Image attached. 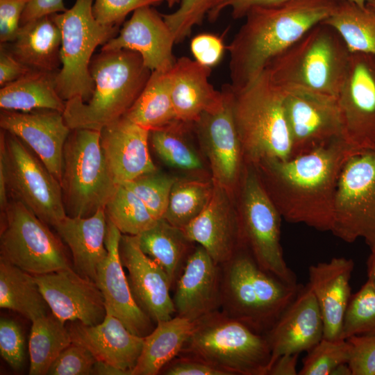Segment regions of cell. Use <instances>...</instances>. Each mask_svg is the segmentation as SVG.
<instances>
[{"label":"cell","instance_id":"7a4b0ae2","mask_svg":"<svg viewBox=\"0 0 375 375\" xmlns=\"http://www.w3.org/2000/svg\"><path fill=\"white\" fill-rule=\"evenodd\" d=\"M338 0H291L250 9L226 47L230 87L238 90L253 82L268 63L315 25L328 18Z\"/></svg>","mask_w":375,"mask_h":375},{"label":"cell","instance_id":"db71d44e","mask_svg":"<svg viewBox=\"0 0 375 375\" xmlns=\"http://www.w3.org/2000/svg\"><path fill=\"white\" fill-rule=\"evenodd\" d=\"M31 71L9 51L5 44L0 48V85L1 88L12 83Z\"/></svg>","mask_w":375,"mask_h":375},{"label":"cell","instance_id":"91938a15","mask_svg":"<svg viewBox=\"0 0 375 375\" xmlns=\"http://www.w3.org/2000/svg\"><path fill=\"white\" fill-rule=\"evenodd\" d=\"M331 375H352V372L348 363H342L335 367Z\"/></svg>","mask_w":375,"mask_h":375},{"label":"cell","instance_id":"277c9868","mask_svg":"<svg viewBox=\"0 0 375 375\" xmlns=\"http://www.w3.org/2000/svg\"><path fill=\"white\" fill-rule=\"evenodd\" d=\"M350 51L338 33L322 22L273 58L265 70L281 90L338 98Z\"/></svg>","mask_w":375,"mask_h":375},{"label":"cell","instance_id":"836d02e7","mask_svg":"<svg viewBox=\"0 0 375 375\" xmlns=\"http://www.w3.org/2000/svg\"><path fill=\"white\" fill-rule=\"evenodd\" d=\"M0 307L33 320L50 310L34 275L0 258Z\"/></svg>","mask_w":375,"mask_h":375},{"label":"cell","instance_id":"8d00e7d4","mask_svg":"<svg viewBox=\"0 0 375 375\" xmlns=\"http://www.w3.org/2000/svg\"><path fill=\"white\" fill-rule=\"evenodd\" d=\"M31 322L29 374L45 375L60 353L72 344L71 335L65 322L53 314Z\"/></svg>","mask_w":375,"mask_h":375},{"label":"cell","instance_id":"ab89813d","mask_svg":"<svg viewBox=\"0 0 375 375\" xmlns=\"http://www.w3.org/2000/svg\"><path fill=\"white\" fill-rule=\"evenodd\" d=\"M106 218L122 233L139 235L157 222L142 200L124 185H118L105 206Z\"/></svg>","mask_w":375,"mask_h":375},{"label":"cell","instance_id":"680465c9","mask_svg":"<svg viewBox=\"0 0 375 375\" xmlns=\"http://www.w3.org/2000/svg\"><path fill=\"white\" fill-rule=\"evenodd\" d=\"M370 253L367 258V278L370 279L375 285V244L369 247Z\"/></svg>","mask_w":375,"mask_h":375},{"label":"cell","instance_id":"603a6c76","mask_svg":"<svg viewBox=\"0 0 375 375\" xmlns=\"http://www.w3.org/2000/svg\"><path fill=\"white\" fill-rule=\"evenodd\" d=\"M176 315L192 321L221 308V269L207 251L195 247L174 286Z\"/></svg>","mask_w":375,"mask_h":375},{"label":"cell","instance_id":"cb8c5ba5","mask_svg":"<svg viewBox=\"0 0 375 375\" xmlns=\"http://www.w3.org/2000/svg\"><path fill=\"white\" fill-rule=\"evenodd\" d=\"M264 335L272 352L271 367L281 356L308 351L324 338L322 317L308 284L301 286L294 299Z\"/></svg>","mask_w":375,"mask_h":375},{"label":"cell","instance_id":"681fc988","mask_svg":"<svg viewBox=\"0 0 375 375\" xmlns=\"http://www.w3.org/2000/svg\"><path fill=\"white\" fill-rule=\"evenodd\" d=\"M225 48L222 38L211 33L197 35L190 42L194 60L210 68L219 62Z\"/></svg>","mask_w":375,"mask_h":375},{"label":"cell","instance_id":"d4e9b609","mask_svg":"<svg viewBox=\"0 0 375 375\" xmlns=\"http://www.w3.org/2000/svg\"><path fill=\"white\" fill-rule=\"evenodd\" d=\"M149 130L124 116L100 131L101 150L115 184L157 170L149 151Z\"/></svg>","mask_w":375,"mask_h":375},{"label":"cell","instance_id":"6f0895ef","mask_svg":"<svg viewBox=\"0 0 375 375\" xmlns=\"http://www.w3.org/2000/svg\"><path fill=\"white\" fill-rule=\"evenodd\" d=\"M92 374L97 375H131L127 371L117 367L110 363L97 360L94 363Z\"/></svg>","mask_w":375,"mask_h":375},{"label":"cell","instance_id":"ee69618b","mask_svg":"<svg viewBox=\"0 0 375 375\" xmlns=\"http://www.w3.org/2000/svg\"><path fill=\"white\" fill-rule=\"evenodd\" d=\"M222 0H179V6L173 12L161 14L171 29L175 43L188 37L194 26L201 25L206 15Z\"/></svg>","mask_w":375,"mask_h":375},{"label":"cell","instance_id":"f6af8a7d","mask_svg":"<svg viewBox=\"0 0 375 375\" xmlns=\"http://www.w3.org/2000/svg\"><path fill=\"white\" fill-rule=\"evenodd\" d=\"M97 359L86 348L72 343L64 349L51 365L49 375L92 374Z\"/></svg>","mask_w":375,"mask_h":375},{"label":"cell","instance_id":"be15d7a7","mask_svg":"<svg viewBox=\"0 0 375 375\" xmlns=\"http://www.w3.org/2000/svg\"><path fill=\"white\" fill-rule=\"evenodd\" d=\"M169 8H172L176 4L179 3V0H165Z\"/></svg>","mask_w":375,"mask_h":375},{"label":"cell","instance_id":"30bf717a","mask_svg":"<svg viewBox=\"0 0 375 375\" xmlns=\"http://www.w3.org/2000/svg\"><path fill=\"white\" fill-rule=\"evenodd\" d=\"M238 193L244 245L263 269L289 284H298L281 244V216L251 164H246Z\"/></svg>","mask_w":375,"mask_h":375},{"label":"cell","instance_id":"d590c367","mask_svg":"<svg viewBox=\"0 0 375 375\" xmlns=\"http://www.w3.org/2000/svg\"><path fill=\"white\" fill-rule=\"evenodd\" d=\"M341 36L350 53L375 56V12L347 0H338L331 15L323 21Z\"/></svg>","mask_w":375,"mask_h":375},{"label":"cell","instance_id":"52a82bcc","mask_svg":"<svg viewBox=\"0 0 375 375\" xmlns=\"http://www.w3.org/2000/svg\"><path fill=\"white\" fill-rule=\"evenodd\" d=\"M179 355L202 361L226 375H268L272 360L264 335L220 310L196 320Z\"/></svg>","mask_w":375,"mask_h":375},{"label":"cell","instance_id":"7c38bea8","mask_svg":"<svg viewBox=\"0 0 375 375\" xmlns=\"http://www.w3.org/2000/svg\"><path fill=\"white\" fill-rule=\"evenodd\" d=\"M0 156L5 165L10 198L22 202L54 227L67 215L59 181L24 142L3 130Z\"/></svg>","mask_w":375,"mask_h":375},{"label":"cell","instance_id":"44dd1931","mask_svg":"<svg viewBox=\"0 0 375 375\" xmlns=\"http://www.w3.org/2000/svg\"><path fill=\"white\" fill-rule=\"evenodd\" d=\"M175 40L162 15L152 6L135 10L118 35L101 50L128 49L138 53L151 72H169L176 59L173 55Z\"/></svg>","mask_w":375,"mask_h":375},{"label":"cell","instance_id":"ffe728a7","mask_svg":"<svg viewBox=\"0 0 375 375\" xmlns=\"http://www.w3.org/2000/svg\"><path fill=\"white\" fill-rule=\"evenodd\" d=\"M121 236L119 229L107 219L108 255L97 267L94 282L102 294L106 314L118 318L132 333L145 337L155 327L132 295L119 253Z\"/></svg>","mask_w":375,"mask_h":375},{"label":"cell","instance_id":"c3c4849f","mask_svg":"<svg viewBox=\"0 0 375 375\" xmlns=\"http://www.w3.org/2000/svg\"><path fill=\"white\" fill-rule=\"evenodd\" d=\"M347 340L351 346L348 364L352 375H375V336H353Z\"/></svg>","mask_w":375,"mask_h":375},{"label":"cell","instance_id":"f907efd6","mask_svg":"<svg viewBox=\"0 0 375 375\" xmlns=\"http://www.w3.org/2000/svg\"><path fill=\"white\" fill-rule=\"evenodd\" d=\"M27 0H0V42L14 40L20 28V20Z\"/></svg>","mask_w":375,"mask_h":375},{"label":"cell","instance_id":"3957f363","mask_svg":"<svg viewBox=\"0 0 375 375\" xmlns=\"http://www.w3.org/2000/svg\"><path fill=\"white\" fill-rule=\"evenodd\" d=\"M90 72L94 84L91 98L65 101L62 115L71 129L100 131L124 117L151 74L142 56L128 49L101 50L92 57Z\"/></svg>","mask_w":375,"mask_h":375},{"label":"cell","instance_id":"83f0119b","mask_svg":"<svg viewBox=\"0 0 375 375\" xmlns=\"http://www.w3.org/2000/svg\"><path fill=\"white\" fill-rule=\"evenodd\" d=\"M210 67L194 59L182 56L168 72L170 93L178 120L194 124L206 112L223 102V90L209 82Z\"/></svg>","mask_w":375,"mask_h":375},{"label":"cell","instance_id":"7402d4cb","mask_svg":"<svg viewBox=\"0 0 375 375\" xmlns=\"http://www.w3.org/2000/svg\"><path fill=\"white\" fill-rule=\"evenodd\" d=\"M231 196L225 189L215 185L206 208L182 228L185 236L202 246L219 265L231 259L244 246Z\"/></svg>","mask_w":375,"mask_h":375},{"label":"cell","instance_id":"94428289","mask_svg":"<svg viewBox=\"0 0 375 375\" xmlns=\"http://www.w3.org/2000/svg\"><path fill=\"white\" fill-rule=\"evenodd\" d=\"M365 6L375 12V0H367Z\"/></svg>","mask_w":375,"mask_h":375},{"label":"cell","instance_id":"5b68a950","mask_svg":"<svg viewBox=\"0 0 375 375\" xmlns=\"http://www.w3.org/2000/svg\"><path fill=\"white\" fill-rule=\"evenodd\" d=\"M221 269V311L265 335L302 285L289 284L265 271L243 246Z\"/></svg>","mask_w":375,"mask_h":375},{"label":"cell","instance_id":"1f68e13d","mask_svg":"<svg viewBox=\"0 0 375 375\" xmlns=\"http://www.w3.org/2000/svg\"><path fill=\"white\" fill-rule=\"evenodd\" d=\"M56 74L31 70L1 88V110L29 112L49 109L63 112L65 101L57 92Z\"/></svg>","mask_w":375,"mask_h":375},{"label":"cell","instance_id":"ac0fdd59","mask_svg":"<svg viewBox=\"0 0 375 375\" xmlns=\"http://www.w3.org/2000/svg\"><path fill=\"white\" fill-rule=\"evenodd\" d=\"M34 276L52 314L60 320L85 325L103 321L106 316L103 298L93 281L72 267Z\"/></svg>","mask_w":375,"mask_h":375},{"label":"cell","instance_id":"5bb4252c","mask_svg":"<svg viewBox=\"0 0 375 375\" xmlns=\"http://www.w3.org/2000/svg\"><path fill=\"white\" fill-rule=\"evenodd\" d=\"M222 90L221 105L203 113L194 124L210 163L213 183L233 195L239 190L247 163L234 122L229 84Z\"/></svg>","mask_w":375,"mask_h":375},{"label":"cell","instance_id":"9c48e42d","mask_svg":"<svg viewBox=\"0 0 375 375\" xmlns=\"http://www.w3.org/2000/svg\"><path fill=\"white\" fill-rule=\"evenodd\" d=\"M93 0H76L65 12L51 15L61 35V67L56 74V90L67 101L79 97L88 101L94 91L90 72L92 54L99 45L117 35L119 26L99 24L92 13Z\"/></svg>","mask_w":375,"mask_h":375},{"label":"cell","instance_id":"2e32d148","mask_svg":"<svg viewBox=\"0 0 375 375\" xmlns=\"http://www.w3.org/2000/svg\"><path fill=\"white\" fill-rule=\"evenodd\" d=\"M283 93L292 142L291 158L344 138L336 98L300 90H285Z\"/></svg>","mask_w":375,"mask_h":375},{"label":"cell","instance_id":"f1b7e54d","mask_svg":"<svg viewBox=\"0 0 375 375\" xmlns=\"http://www.w3.org/2000/svg\"><path fill=\"white\" fill-rule=\"evenodd\" d=\"M53 228L71 251L74 269L94 282L97 267L108 255L105 209L88 217L66 215Z\"/></svg>","mask_w":375,"mask_h":375},{"label":"cell","instance_id":"4fadbf2b","mask_svg":"<svg viewBox=\"0 0 375 375\" xmlns=\"http://www.w3.org/2000/svg\"><path fill=\"white\" fill-rule=\"evenodd\" d=\"M331 232L351 243L375 244V147L356 151L344 162L337 184Z\"/></svg>","mask_w":375,"mask_h":375},{"label":"cell","instance_id":"ba28073f","mask_svg":"<svg viewBox=\"0 0 375 375\" xmlns=\"http://www.w3.org/2000/svg\"><path fill=\"white\" fill-rule=\"evenodd\" d=\"M67 215L88 217L104 209L117 186L100 144V131L72 129L64 146L60 181Z\"/></svg>","mask_w":375,"mask_h":375},{"label":"cell","instance_id":"7dc6e473","mask_svg":"<svg viewBox=\"0 0 375 375\" xmlns=\"http://www.w3.org/2000/svg\"><path fill=\"white\" fill-rule=\"evenodd\" d=\"M0 353L13 369H19L24 360V338L20 326L15 321L1 318L0 321Z\"/></svg>","mask_w":375,"mask_h":375},{"label":"cell","instance_id":"8992f818","mask_svg":"<svg viewBox=\"0 0 375 375\" xmlns=\"http://www.w3.org/2000/svg\"><path fill=\"white\" fill-rule=\"evenodd\" d=\"M231 90L233 118L246 163L291 158L284 93L267 72L264 70L247 87Z\"/></svg>","mask_w":375,"mask_h":375},{"label":"cell","instance_id":"f5cc1de1","mask_svg":"<svg viewBox=\"0 0 375 375\" xmlns=\"http://www.w3.org/2000/svg\"><path fill=\"white\" fill-rule=\"evenodd\" d=\"M291 0H222L207 15L208 20L215 22L226 8L231 9L233 19L244 18L247 12L254 7L278 6Z\"/></svg>","mask_w":375,"mask_h":375},{"label":"cell","instance_id":"7bdbcfd3","mask_svg":"<svg viewBox=\"0 0 375 375\" xmlns=\"http://www.w3.org/2000/svg\"><path fill=\"white\" fill-rule=\"evenodd\" d=\"M351 351V344L347 339L330 340L323 338L307 351L298 374L331 375L338 365L349 362Z\"/></svg>","mask_w":375,"mask_h":375},{"label":"cell","instance_id":"bcb514c9","mask_svg":"<svg viewBox=\"0 0 375 375\" xmlns=\"http://www.w3.org/2000/svg\"><path fill=\"white\" fill-rule=\"evenodd\" d=\"M164 0H93L92 13L101 24L119 26L126 17L144 6L160 4Z\"/></svg>","mask_w":375,"mask_h":375},{"label":"cell","instance_id":"60d3db41","mask_svg":"<svg viewBox=\"0 0 375 375\" xmlns=\"http://www.w3.org/2000/svg\"><path fill=\"white\" fill-rule=\"evenodd\" d=\"M375 336V285L369 278L349 300L341 338Z\"/></svg>","mask_w":375,"mask_h":375},{"label":"cell","instance_id":"9a60e30c","mask_svg":"<svg viewBox=\"0 0 375 375\" xmlns=\"http://www.w3.org/2000/svg\"><path fill=\"white\" fill-rule=\"evenodd\" d=\"M337 100L350 148L358 151L375 147V56L350 53Z\"/></svg>","mask_w":375,"mask_h":375},{"label":"cell","instance_id":"8fae6325","mask_svg":"<svg viewBox=\"0 0 375 375\" xmlns=\"http://www.w3.org/2000/svg\"><path fill=\"white\" fill-rule=\"evenodd\" d=\"M22 202L10 199L1 212V256L33 274L71 268L62 240Z\"/></svg>","mask_w":375,"mask_h":375},{"label":"cell","instance_id":"4dcf8cb0","mask_svg":"<svg viewBox=\"0 0 375 375\" xmlns=\"http://www.w3.org/2000/svg\"><path fill=\"white\" fill-rule=\"evenodd\" d=\"M195 321L176 315L159 322L147 335L131 375H156L178 356L192 333Z\"/></svg>","mask_w":375,"mask_h":375},{"label":"cell","instance_id":"f546056e","mask_svg":"<svg viewBox=\"0 0 375 375\" xmlns=\"http://www.w3.org/2000/svg\"><path fill=\"white\" fill-rule=\"evenodd\" d=\"M61 40L60 28L51 15L20 26L14 40L5 44L31 70L57 73L61 67Z\"/></svg>","mask_w":375,"mask_h":375},{"label":"cell","instance_id":"f35d334b","mask_svg":"<svg viewBox=\"0 0 375 375\" xmlns=\"http://www.w3.org/2000/svg\"><path fill=\"white\" fill-rule=\"evenodd\" d=\"M189 125L181 121L150 131L152 146L158 157L168 165L184 171L202 169V162L185 137Z\"/></svg>","mask_w":375,"mask_h":375},{"label":"cell","instance_id":"74e56055","mask_svg":"<svg viewBox=\"0 0 375 375\" xmlns=\"http://www.w3.org/2000/svg\"><path fill=\"white\" fill-rule=\"evenodd\" d=\"M214 186L212 179L176 178L162 218L172 225L183 228L206 208Z\"/></svg>","mask_w":375,"mask_h":375},{"label":"cell","instance_id":"e0dca14e","mask_svg":"<svg viewBox=\"0 0 375 375\" xmlns=\"http://www.w3.org/2000/svg\"><path fill=\"white\" fill-rule=\"evenodd\" d=\"M121 262L138 306L157 324L176 313L169 291L172 288L165 271L140 249L138 235L122 234L119 243Z\"/></svg>","mask_w":375,"mask_h":375},{"label":"cell","instance_id":"816d5d0a","mask_svg":"<svg viewBox=\"0 0 375 375\" xmlns=\"http://www.w3.org/2000/svg\"><path fill=\"white\" fill-rule=\"evenodd\" d=\"M160 373L165 375H226L202 361L181 355L170 361Z\"/></svg>","mask_w":375,"mask_h":375},{"label":"cell","instance_id":"b9f144b4","mask_svg":"<svg viewBox=\"0 0 375 375\" xmlns=\"http://www.w3.org/2000/svg\"><path fill=\"white\" fill-rule=\"evenodd\" d=\"M176 178L157 169L122 185L137 195L151 214L159 219L166 212L171 190Z\"/></svg>","mask_w":375,"mask_h":375},{"label":"cell","instance_id":"4316f807","mask_svg":"<svg viewBox=\"0 0 375 375\" xmlns=\"http://www.w3.org/2000/svg\"><path fill=\"white\" fill-rule=\"evenodd\" d=\"M72 343L89 350L97 360L110 363L131 375L144 343L117 317L106 314L103 321L85 325L74 321L68 328Z\"/></svg>","mask_w":375,"mask_h":375},{"label":"cell","instance_id":"6125c7cd","mask_svg":"<svg viewBox=\"0 0 375 375\" xmlns=\"http://www.w3.org/2000/svg\"><path fill=\"white\" fill-rule=\"evenodd\" d=\"M351 3L356 4L360 7H365L367 0H347Z\"/></svg>","mask_w":375,"mask_h":375},{"label":"cell","instance_id":"e575fe53","mask_svg":"<svg viewBox=\"0 0 375 375\" xmlns=\"http://www.w3.org/2000/svg\"><path fill=\"white\" fill-rule=\"evenodd\" d=\"M124 117L150 131L179 121L173 106L168 72H151L145 87Z\"/></svg>","mask_w":375,"mask_h":375},{"label":"cell","instance_id":"11a10c76","mask_svg":"<svg viewBox=\"0 0 375 375\" xmlns=\"http://www.w3.org/2000/svg\"><path fill=\"white\" fill-rule=\"evenodd\" d=\"M63 0H27L20 26L42 17L65 12Z\"/></svg>","mask_w":375,"mask_h":375},{"label":"cell","instance_id":"9f6ffc18","mask_svg":"<svg viewBox=\"0 0 375 375\" xmlns=\"http://www.w3.org/2000/svg\"><path fill=\"white\" fill-rule=\"evenodd\" d=\"M299 353L285 354L278 357L272 365L268 375L298 374L297 364Z\"/></svg>","mask_w":375,"mask_h":375},{"label":"cell","instance_id":"d6a6232c","mask_svg":"<svg viewBox=\"0 0 375 375\" xmlns=\"http://www.w3.org/2000/svg\"><path fill=\"white\" fill-rule=\"evenodd\" d=\"M142 251L155 260L168 275L172 287L181 274L188 257L194 248L193 242L164 218L139 235Z\"/></svg>","mask_w":375,"mask_h":375},{"label":"cell","instance_id":"484cf974","mask_svg":"<svg viewBox=\"0 0 375 375\" xmlns=\"http://www.w3.org/2000/svg\"><path fill=\"white\" fill-rule=\"evenodd\" d=\"M352 259L335 257L308 267V285L317 301L324 322V338H341L346 310L351 297Z\"/></svg>","mask_w":375,"mask_h":375},{"label":"cell","instance_id":"d6986e66","mask_svg":"<svg viewBox=\"0 0 375 375\" xmlns=\"http://www.w3.org/2000/svg\"><path fill=\"white\" fill-rule=\"evenodd\" d=\"M1 110V128L24 142L60 183L64 146L72 131L62 112L49 109Z\"/></svg>","mask_w":375,"mask_h":375},{"label":"cell","instance_id":"6da1fadb","mask_svg":"<svg viewBox=\"0 0 375 375\" xmlns=\"http://www.w3.org/2000/svg\"><path fill=\"white\" fill-rule=\"evenodd\" d=\"M352 150L343 138L286 160L252 165L281 217L331 231L338 178Z\"/></svg>","mask_w":375,"mask_h":375}]
</instances>
